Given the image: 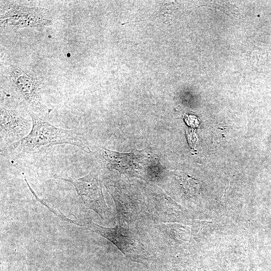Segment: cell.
Returning a JSON list of instances; mask_svg holds the SVG:
<instances>
[{
  "mask_svg": "<svg viewBox=\"0 0 271 271\" xmlns=\"http://www.w3.org/2000/svg\"><path fill=\"white\" fill-rule=\"evenodd\" d=\"M32 128L28 135L10 146L1 153L38 154L58 145L68 144L77 146L90 152L78 133L73 130L62 129L43 119L32 112Z\"/></svg>",
  "mask_w": 271,
  "mask_h": 271,
  "instance_id": "1",
  "label": "cell"
},
{
  "mask_svg": "<svg viewBox=\"0 0 271 271\" xmlns=\"http://www.w3.org/2000/svg\"><path fill=\"white\" fill-rule=\"evenodd\" d=\"M10 78L13 87L32 112L39 117L48 121L51 111L45 105L42 97L41 82L32 75L19 67L11 66Z\"/></svg>",
  "mask_w": 271,
  "mask_h": 271,
  "instance_id": "2",
  "label": "cell"
},
{
  "mask_svg": "<svg viewBox=\"0 0 271 271\" xmlns=\"http://www.w3.org/2000/svg\"><path fill=\"white\" fill-rule=\"evenodd\" d=\"M54 177L72 184L87 208L96 212L102 219L106 217L108 207L97 174L92 172L86 176L78 178L61 175H55Z\"/></svg>",
  "mask_w": 271,
  "mask_h": 271,
  "instance_id": "3",
  "label": "cell"
},
{
  "mask_svg": "<svg viewBox=\"0 0 271 271\" xmlns=\"http://www.w3.org/2000/svg\"><path fill=\"white\" fill-rule=\"evenodd\" d=\"M32 128V121L25 118L16 110L1 107L0 116L1 153L26 137Z\"/></svg>",
  "mask_w": 271,
  "mask_h": 271,
  "instance_id": "4",
  "label": "cell"
},
{
  "mask_svg": "<svg viewBox=\"0 0 271 271\" xmlns=\"http://www.w3.org/2000/svg\"><path fill=\"white\" fill-rule=\"evenodd\" d=\"M63 221L80 226L84 229L93 231L111 241L124 254L131 253L137 247V242L132 234L120 225L113 228L102 226L87 220H74L66 216Z\"/></svg>",
  "mask_w": 271,
  "mask_h": 271,
  "instance_id": "5",
  "label": "cell"
}]
</instances>
